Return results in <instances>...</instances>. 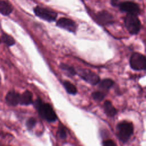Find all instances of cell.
Listing matches in <instances>:
<instances>
[{"mask_svg": "<svg viewBox=\"0 0 146 146\" xmlns=\"http://www.w3.org/2000/svg\"><path fill=\"white\" fill-rule=\"evenodd\" d=\"M33 103L39 114L43 119L49 123H52L56 120L57 116L50 104L43 102L39 98Z\"/></svg>", "mask_w": 146, "mask_h": 146, "instance_id": "obj_1", "label": "cell"}, {"mask_svg": "<svg viewBox=\"0 0 146 146\" xmlns=\"http://www.w3.org/2000/svg\"><path fill=\"white\" fill-rule=\"evenodd\" d=\"M133 133V125L131 122L120 121L116 126V135L119 140L123 143L127 142Z\"/></svg>", "mask_w": 146, "mask_h": 146, "instance_id": "obj_2", "label": "cell"}, {"mask_svg": "<svg viewBox=\"0 0 146 146\" xmlns=\"http://www.w3.org/2000/svg\"><path fill=\"white\" fill-rule=\"evenodd\" d=\"M124 25L128 32L132 35L137 34L141 29V23L137 15L127 14L124 19Z\"/></svg>", "mask_w": 146, "mask_h": 146, "instance_id": "obj_3", "label": "cell"}, {"mask_svg": "<svg viewBox=\"0 0 146 146\" xmlns=\"http://www.w3.org/2000/svg\"><path fill=\"white\" fill-rule=\"evenodd\" d=\"M76 72L82 79L92 85H96L100 81L99 76L88 69L80 68L76 70Z\"/></svg>", "mask_w": 146, "mask_h": 146, "instance_id": "obj_4", "label": "cell"}, {"mask_svg": "<svg viewBox=\"0 0 146 146\" xmlns=\"http://www.w3.org/2000/svg\"><path fill=\"white\" fill-rule=\"evenodd\" d=\"M129 64L132 69L136 71L144 70L145 68V57L139 52H133L129 59Z\"/></svg>", "mask_w": 146, "mask_h": 146, "instance_id": "obj_5", "label": "cell"}, {"mask_svg": "<svg viewBox=\"0 0 146 146\" xmlns=\"http://www.w3.org/2000/svg\"><path fill=\"white\" fill-rule=\"evenodd\" d=\"M34 12L37 17L47 22H53L57 17V13L55 11L40 6L35 7Z\"/></svg>", "mask_w": 146, "mask_h": 146, "instance_id": "obj_6", "label": "cell"}, {"mask_svg": "<svg viewBox=\"0 0 146 146\" xmlns=\"http://www.w3.org/2000/svg\"><path fill=\"white\" fill-rule=\"evenodd\" d=\"M118 7L121 11L126 12L128 14H140V9L137 3L132 1H125L119 3Z\"/></svg>", "mask_w": 146, "mask_h": 146, "instance_id": "obj_7", "label": "cell"}, {"mask_svg": "<svg viewBox=\"0 0 146 146\" xmlns=\"http://www.w3.org/2000/svg\"><path fill=\"white\" fill-rule=\"evenodd\" d=\"M56 26L71 33H75L77 29L76 23L72 19L67 18H60L56 22Z\"/></svg>", "mask_w": 146, "mask_h": 146, "instance_id": "obj_8", "label": "cell"}, {"mask_svg": "<svg viewBox=\"0 0 146 146\" xmlns=\"http://www.w3.org/2000/svg\"><path fill=\"white\" fill-rule=\"evenodd\" d=\"M97 21L102 25H110L113 23L112 15L107 11L103 10L99 12L96 16Z\"/></svg>", "mask_w": 146, "mask_h": 146, "instance_id": "obj_9", "label": "cell"}, {"mask_svg": "<svg viewBox=\"0 0 146 146\" xmlns=\"http://www.w3.org/2000/svg\"><path fill=\"white\" fill-rule=\"evenodd\" d=\"M7 103L12 106H15L19 103L20 94L15 91H9L5 98Z\"/></svg>", "mask_w": 146, "mask_h": 146, "instance_id": "obj_10", "label": "cell"}, {"mask_svg": "<svg viewBox=\"0 0 146 146\" xmlns=\"http://www.w3.org/2000/svg\"><path fill=\"white\" fill-rule=\"evenodd\" d=\"M33 103V94L29 90L25 91L22 95H20L19 104L21 105L28 106Z\"/></svg>", "mask_w": 146, "mask_h": 146, "instance_id": "obj_11", "label": "cell"}, {"mask_svg": "<svg viewBox=\"0 0 146 146\" xmlns=\"http://www.w3.org/2000/svg\"><path fill=\"white\" fill-rule=\"evenodd\" d=\"M13 10L12 5L7 1L0 0V13L3 15H9Z\"/></svg>", "mask_w": 146, "mask_h": 146, "instance_id": "obj_12", "label": "cell"}, {"mask_svg": "<svg viewBox=\"0 0 146 146\" xmlns=\"http://www.w3.org/2000/svg\"><path fill=\"white\" fill-rule=\"evenodd\" d=\"M104 110L106 114L109 117H113L117 113V110L110 100L105 101L104 103Z\"/></svg>", "mask_w": 146, "mask_h": 146, "instance_id": "obj_13", "label": "cell"}, {"mask_svg": "<svg viewBox=\"0 0 146 146\" xmlns=\"http://www.w3.org/2000/svg\"><path fill=\"white\" fill-rule=\"evenodd\" d=\"M59 67L60 69L64 72V74L70 77H72L76 74V70L70 65L65 63H61Z\"/></svg>", "mask_w": 146, "mask_h": 146, "instance_id": "obj_14", "label": "cell"}, {"mask_svg": "<svg viewBox=\"0 0 146 146\" xmlns=\"http://www.w3.org/2000/svg\"><path fill=\"white\" fill-rule=\"evenodd\" d=\"M99 87L104 90H110L115 84V82L111 79L107 78L104 79L99 82Z\"/></svg>", "mask_w": 146, "mask_h": 146, "instance_id": "obj_15", "label": "cell"}, {"mask_svg": "<svg viewBox=\"0 0 146 146\" xmlns=\"http://www.w3.org/2000/svg\"><path fill=\"white\" fill-rule=\"evenodd\" d=\"M63 85L67 92L70 95H75L77 93V88L76 87L71 83L70 81L64 80L63 82Z\"/></svg>", "mask_w": 146, "mask_h": 146, "instance_id": "obj_16", "label": "cell"}, {"mask_svg": "<svg viewBox=\"0 0 146 146\" xmlns=\"http://www.w3.org/2000/svg\"><path fill=\"white\" fill-rule=\"evenodd\" d=\"M1 39L2 42L8 46H11L15 43L14 39L11 35L6 33H3L2 35Z\"/></svg>", "mask_w": 146, "mask_h": 146, "instance_id": "obj_17", "label": "cell"}, {"mask_svg": "<svg viewBox=\"0 0 146 146\" xmlns=\"http://www.w3.org/2000/svg\"><path fill=\"white\" fill-rule=\"evenodd\" d=\"M105 96H106L105 93L100 91H94L91 94L92 98L95 100H97V101H102V100L104 99Z\"/></svg>", "mask_w": 146, "mask_h": 146, "instance_id": "obj_18", "label": "cell"}, {"mask_svg": "<svg viewBox=\"0 0 146 146\" xmlns=\"http://www.w3.org/2000/svg\"><path fill=\"white\" fill-rule=\"evenodd\" d=\"M58 135L59 137L62 140H64L67 137V133L65 128L63 127H59L58 130Z\"/></svg>", "mask_w": 146, "mask_h": 146, "instance_id": "obj_19", "label": "cell"}, {"mask_svg": "<svg viewBox=\"0 0 146 146\" xmlns=\"http://www.w3.org/2000/svg\"><path fill=\"white\" fill-rule=\"evenodd\" d=\"M36 123V119L34 117H30L26 121V127L29 130H31L34 127Z\"/></svg>", "mask_w": 146, "mask_h": 146, "instance_id": "obj_20", "label": "cell"}, {"mask_svg": "<svg viewBox=\"0 0 146 146\" xmlns=\"http://www.w3.org/2000/svg\"><path fill=\"white\" fill-rule=\"evenodd\" d=\"M102 145L104 146H114L116 145V144L112 140L108 139L103 141L102 143Z\"/></svg>", "mask_w": 146, "mask_h": 146, "instance_id": "obj_21", "label": "cell"}, {"mask_svg": "<svg viewBox=\"0 0 146 146\" xmlns=\"http://www.w3.org/2000/svg\"><path fill=\"white\" fill-rule=\"evenodd\" d=\"M1 43V38H0V43Z\"/></svg>", "mask_w": 146, "mask_h": 146, "instance_id": "obj_22", "label": "cell"}, {"mask_svg": "<svg viewBox=\"0 0 146 146\" xmlns=\"http://www.w3.org/2000/svg\"><path fill=\"white\" fill-rule=\"evenodd\" d=\"M0 83H1V78H0Z\"/></svg>", "mask_w": 146, "mask_h": 146, "instance_id": "obj_23", "label": "cell"}]
</instances>
